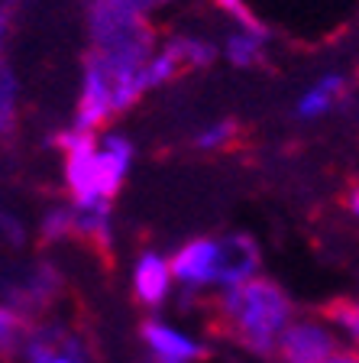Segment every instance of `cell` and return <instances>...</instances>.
<instances>
[{
    "instance_id": "9a60e30c",
    "label": "cell",
    "mask_w": 359,
    "mask_h": 363,
    "mask_svg": "<svg viewBox=\"0 0 359 363\" xmlns=\"http://www.w3.org/2000/svg\"><path fill=\"white\" fill-rule=\"evenodd\" d=\"M39 234H42L45 243L72 237V204H55V208H49L42 224H39Z\"/></svg>"
},
{
    "instance_id": "7a4b0ae2",
    "label": "cell",
    "mask_w": 359,
    "mask_h": 363,
    "mask_svg": "<svg viewBox=\"0 0 359 363\" xmlns=\"http://www.w3.org/2000/svg\"><path fill=\"white\" fill-rule=\"evenodd\" d=\"M55 146L65 156V185L75 208H110L133 166V143L120 130L107 133H81L62 130Z\"/></svg>"
},
{
    "instance_id": "4fadbf2b",
    "label": "cell",
    "mask_w": 359,
    "mask_h": 363,
    "mask_svg": "<svg viewBox=\"0 0 359 363\" xmlns=\"http://www.w3.org/2000/svg\"><path fill=\"white\" fill-rule=\"evenodd\" d=\"M165 45L178 55L185 72H191V68H207L210 62L217 59V45L210 43V39H201V36H175Z\"/></svg>"
},
{
    "instance_id": "52a82bcc",
    "label": "cell",
    "mask_w": 359,
    "mask_h": 363,
    "mask_svg": "<svg viewBox=\"0 0 359 363\" xmlns=\"http://www.w3.org/2000/svg\"><path fill=\"white\" fill-rule=\"evenodd\" d=\"M169 289H172L169 259L152 253V250H142L133 269V298L142 308H159L169 298Z\"/></svg>"
},
{
    "instance_id": "e0dca14e",
    "label": "cell",
    "mask_w": 359,
    "mask_h": 363,
    "mask_svg": "<svg viewBox=\"0 0 359 363\" xmlns=\"http://www.w3.org/2000/svg\"><path fill=\"white\" fill-rule=\"evenodd\" d=\"M324 363H359V350L356 347H340V350H334Z\"/></svg>"
},
{
    "instance_id": "8fae6325",
    "label": "cell",
    "mask_w": 359,
    "mask_h": 363,
    "mask_svg": "<svg viewBox=\"0 0 359 363\" xmlns=\"http://www.w3.org/2000/svg\"><path fill=\"white\" fill-rule=\"evenodd\" d=\"M33 321L23 318L20 311L0 305V363H10L16 350H23V340L30 337Z\"/></svg>"
},
{
    "instance_id": "5bb4252c",
    "label": "cell",
    "mask_w": 359,
    "mask_h": 363,
    "mask_svg": "<svg viewBox=\"0 0 359 363\" xmlns=\"http://www.w3.org/2000/svg\"><path fill=\"white\" fill-rule=\"evenodd\" d=\"M237 136H239V123L237 121H217V123H210V127L198 130L195 150H201V152L230 150V146L237 143Z\"/></svg>"
},
{
    "instance_id": "ac0fdd59",
    "label": "cell",
    "mask_w": 359,
    "mask_h": 363,
    "mask_svg": "<svg viewBox=\"0 0 359 363\" xmlns=\"http://www.w3.org/2000/svg\"><path fill=\"white\" fill-rule=\"evenodd\" d=\"M149 4V10H156V7H162V4H169V0H146Z\"/></svg>"
},
{
    "instance_id": "2e32d148",
    "label": "cell",
    "mask_w": 359,
    "mask_h": 363,
    "mask_svg": "<svg viewBox=\"0 0 359 363\" xmlns=\"http://www.w3.org/2000/svg\"><path fill=\"white\" fill-rule=\"evenodd\" d=\"M343 208L353 214V220L359 224V185H350V189L343 191Z\"/></svg>"
},
{
    "instance_id": "5b68a950",
    "label": "cell",
    "mask_w": 359,
    "mask_h": 363,
    "mask_svg": "<svg viewBox=\"0 0 359 363\" xmlns=\"http://www.w3.org/2000/svg\"><path fill=\"white\" fill-rule=\"evenodd\" d=\"M262 263V250L249 234H227L214 240V263H210V286L230 289L256 276Z\"/></svg>"
},
{
    "instance_id": "ba28073f",
    "label": "cell",
    "mask_w": 359,
    "mask_h": 363,
    "mask_svg": "<svg viewBox=\"0 0 359 363\" xmlns=\"http://www.w3.org/2000/svg\"><path fill=\"white\" fill-rule=\"evenodd\" d=\"M210 263H214V237H195L169 259L172 279H178L188 292L210 286Z\"/></svg>"
},
{
    "instance_id": "30bf717a",
    "label": "cell",
    "mask_w": 359,
    "mask_h": 363,
    "mask_svg": "<svg viewBox=\"0 0 359 363\" xmlns=\"http://www.w3.org/2000/svg\"><path fill=\"white\" fill-rule=\"evenodd\" d=\"M317 318L327 321L337 334H343L346 347L359 350V295H340V298H330L317 308Z\"/></svg>"
},
{
    "instance_id": "277c9868",
    "label": "cell",
    "mask_w": 359,
    "mask_h": 363,
    "mask_svg": "<svg viewBox=\"0 0 359 363\" xmlns=\"http://www.w3.org/2000/svg\"><path fill=\"white\" fill-rule=\"evenodd\" d=\"M340 334L321 318H292L278 334L275 357L278 363H324L334 350H340Z\"/></svg>"
},
{
    "instance_id": "3957f363",
    "label": "cell",
    "mask_w": 359,
    "mask_h": 363,
    "mask_svg": "<svg viewBox=\"0 0 359 363\" xmlns=\"http://www.w3.org/2000/svg\"><path fill=\"white\" fill-rule=\"evenodd\" d=\"M62 272L45 259H36L30 266H16L0 279V295L4 305L13 311H20L30 321H42V315L55 308L62 295Z\"/></svg>"
},
{
    "instance_id": "6da1fadb",
    "label": "cell",
    "mask_w": 359,
    "mask_h": 363,
    "mask_svg": "<svg viewBox=\"0 0 359 363\" xmlns=\"http://www.w3.org/2000/svg\"><path fill=\"white\" fill-rule=\"evenodd\" d=\"M201 308L207 311L204 328L210 337L233 340L237 347L266 360L275 357L278 334L295 318V302L288 292L266 276H253L239 286L224 289L214 298H204Z\"/></svg>"
},
{
    "instance_id": "8992f818",
    "label": "cell",
    "mask_w": 359,
    "mask_h": 363,
    "mask_svg": "<svg viewBox=\"0 0 359 363\" xmlns=\"http://www.w3.org/2000/svg\"><path fill=\"white\" fill-rule=\"evenodd\" d=\"M139 337L146 340V347L152 350L156 363H201L210 357L207 347H201L198 340H191L188 334L162 325V321H142Z\"/></svg>"
},
{
    "instance_id": "9c48e42d",
    "label": "cell",
    "mask_w": 359,
    "mask_h": 363,
    "mask_svg": "<svg viewBox=\"0 0 359 363\" xmlns=\"http://www.w3.org/2000/svg\"><path fill=\"white\" fill-rule=\"evenodd\" d=\"M343 91H346V78L337 75V72H330V75H324L321 82H314L301 94L298 104H295V113H298L301 121H317V117L330 113L343 101Z\"/></svg>"
},
{
    "instance_id": "7c38bea8",
    "label": "cell",
    "mask_w": 359,
    "mask_h": 363,
    "mask_svg": "<svg viewBox=\"0 0 359 363\" xmlns=\"http://www.w3.org/2000/svg\"><path fill=\"white\" fill-rule=\"evenodd\" d=\"M224 55H227V62L237 68L259 65L262 55H266V36H256V33H246V30L230 33L224 43Z\"/></svg>"
}]
</instances>
